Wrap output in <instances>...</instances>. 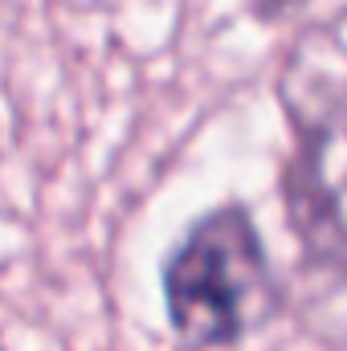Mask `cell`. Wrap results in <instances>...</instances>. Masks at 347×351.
Here are the masks:
<instances>
[{
	"label": "cell",
	"mask_w": 347,
	"mask_h": 351,
	"mask_svg": "<svg viewBox=\"0 0 347 351\" xmlns=\"http://www.w3.org/2000/svg\"><path fill=\"white\" fill-rule=\"evenodd\" d=\"M164 315L184 351L241 343L282 306V286L265 254L254 213L225 200L200 213L160 265Z\"/></svg>",
	"instance_id": "1"
},
{
	"label": "cell",
	"mask_w": 347,
	"mask_h": 351,
	"mask_svg": "<svg viewBox=\"0 0 347 351\" xmlns=\"http://www.w3.org/2000/svg\"><path fill=\"white\" fill-rule=\"evenodd\" d=\"M294 152L282 172L286 217L307 258L347 274V74L294 106Z\"/></svg>",
	"instance_id": "2"
},
{
	"label": "cell",
	"mask_w": 347,
	"mask_h": 351,
	"mask_svg": "<svg viewBox=\"0 0 347 351\" xmlns=\"http://www.w3.org/2000/svg\"><path fill=\"white\" fill-rule=\"evenodd\" d=\"M302 0H250V8H254V16L261 21H278V16H286L290 8H298Z\"/></svg>",
	"instance_id": "3"
}]
</instances>
